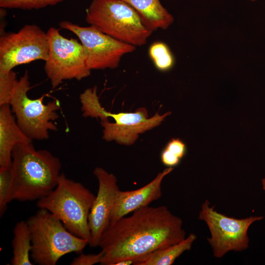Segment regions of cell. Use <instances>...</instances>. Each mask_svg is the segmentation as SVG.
Segmentation results:
<instances>
[{
	"label": "cell",
	"mask_w": 265,
	"mask_h": 265,
	"mask_svg": "<svg viewBox=\"0 0 265 265\" xmlns=\"http://www.w3.org/2000/svg\"><path fill=\"white\" fill-rule=\"evenodd\" d=\"M250 0V1H255L257 0Z\"/></svg>",
	"instance_id": "d4e9b609"
},
{
	"label": "cell",
	"mask_w": 265,
	"mask_h": 265,
	"mask_svg": "<svg viewBox=\"0 0 265 265\" xmlns=\"http://www.w3.org/2000/svg\"><path fill=\"white\" fill-rule=\"evenodd\" d=\"M12 182L11 165L0 168V216L5 212L8 204L11 202L10 194Z\"/></svg>",
	"instance_id": "ffe728a7"
},
{
	"label": "cell",
	"mask_w": 265,
	"mask_h": 265,
	"mask_svg": "<svg viewBox=\"0 0 265 265\" xmlns=\"http://www.w3.org/2000/svg\"><path fill=\"white\" fill-rule=\"evenodd\" d=\"M60 26L74 33L85 51L87 65L90 70L113 69L122 57L132 53L135 47L104 33L94 26H82L69 21H62Z\"/></svg>",
	"instance_id": "30bf717a"
},
{
	"label": "cell",
	"mask_w": 265,
	"mask_h": 265,
	"mask_svg": "<svg viewBox=\"0 0 265 265\" xmlns=\"http://www.w3.org/2000/svg\"><path fill=\"white\" fill-rule=\"evenodd\" d=\"M173 170V167L165 168L150 182L138 189L120 190L111 212L110 223L141 208L148 206L152 202L159 199L162 195L161 184L163 179Z\"/></svg>",
	"instance_id": "4fadbf2b"
},
{
	"label": "cell",
	"mask_w": 265,
	"mask_h": 265,
	"mask_svg": "<svg viewBox=\"0 0 265 265\" xmlns=\"http://www.w3.org/2000/svg\"><path fill=\"white\" fill-rule=\"evenodd\" d=\"M47 33L49 50L44 70L52 87H56L65 80H80L88 77L91 70L81 43L63 36L59 29L53 27Z\"/></svg>",
	"instance_id": "ba28073f"
},
{
	"label": "cell",
	"mask_w": 265,
	"mask_h": 265,
	"mask_svg": "<svg viewBox=\"0 0 265 265\" xmlns=\"http://www.w3.org/2000/svg\"><path fill=\"white\" fill-rule=\"evenodd\" d=\"M104 256V252L102 250L97 254H84L80 253L75 257L71 262V265H93L101 264Z\"/></svg>",
	"instance_id": "603a6c76"
},
{
	"label": "cell",
	"mask_w": 265,
	"mask_h": 265,
	"mask_svg": "<svg viewBox=\"0 0 265 265\" xmlns=\"http://www.w3.org/2000/svg\"><path fill=\"white\" fill-rule=\"evenodd\" d=\"M93 174L98 181V190L89 214L88 225L91 236L89 245L96 247L109 224L111 212L120 190L113 174L99 167L95 168Z\"/></svg>",
	"instance_id": "7c38bea8"
},
{
	"label": "cell",
	"mask_w": 265,
	"mask_h": 265,
	"mask_svg": "<svg viewBox=\"0 0 265 265\" xmlns=\"http://www.w3.org/2000/svg\"><path fill=\"white\" fill-rule=\"evenodd\" d=\"M186 235L181 218L166 206L141 208L109 223L99 243L104 252L100 265H115L123 260L134 262L182 241Z\"/></svg>",
	"instance_id": "6da1fadb"
},
{
	"label": "cell",
	"mask_w": 265,
	"mask_h": 265,
	"mask_svg": "<svg viewBox=\"0 0 265 265\" xmlns=\"http://www.w3.org/2000/svg\"><path fill=\"white\" fill-rule=\"evenodd\" d=\"M96 196L81 183L61 173L55 188L37 201L39 209H46L59 219L74 235L86 239L90 245L91 233L88 216Z\"/></svg>",
	"instance_id": "277c9868"
},
{
	"label": "cell",
	"mask_w": 265,
	"mask_h": 265,
	"mask_svg": "<svg viewBox=\"0 0 265 265\" xmlns=\"http://www.w3.org/2000/svg\"><path fill=\"white\" fill-rule=\"evenodd\" d=\"M85 20L104 33L135 47L144 45L153 32L137 12L121 0H92Z\"/></svg>",
	"instance_id": "8992f818"
},
{
	"label": "cell",
	"mask_w": 265,
	"mask_h": 265,
	"mask_svg": "<svg viewBox=\"0 0 265 265\" xmlns=\"http://www.w3.org/2000/svg\"><path fill=\"white\" fill-rule=\"evenodd\" d=\"M84 117L100 118L103 127V138L125 145H132L139 135L159 126L170 112L156 113L149 117L147 110L140 107L133 112L111 113L102 106L97 87L85 89L80 96Z\"/></svg>",
	"instance_id": "3957f363"
},
{
	"label": "cell",
	"mask_w": 265,
	"mask_h": 265,
	"mask_svg": "<svg viewBox=\"0 0 265 265\" xmlns=\"http://www.w3.org/2000/svg\"><path fill=\"white\" fill-rule=\"evenodd\" d=\"M198 219L204 221L210 230L211 237L207 240L213 256L220 258L230 251L241 252L247 249L248 229L254 222L263 219L264 216H250L242 219L229 217L217 212L206 200L201 206Z\"/></svg>",
	"instance_id": "9c48e42d"
},
{
	"label": "cell",
	"mask_w": 265,
	"mask_h": 265,
	"mask_svg": "<svg viewBox=\"0 0 265 265\" xmlns=\"http://www.w3.org/2000/svg\"><path fill=\"white\" fill-rule=\"evenodd\" d=\"M12 265H32L31 260L32 241L31 233L26 221H18L13 229L12 240Z\"/></svg>",
	"instance_id": "e0dca14e"
},
{
	"label": "cell",
	"mask_w": 265,
	"mask_h": 265,
	"mask_svg": "<svg viewBox=\"0 0 265 265\" xmlns=\"http://www.w3.org/2000/svg\"><path fill=\"white\" fill-rule=\"evenodd\" d=\"M47 33L35 25H26L17 32L0 38V72L7 73L17 66L42 60L49 55Z\"/></svg>",
	"instance_id": "8fae6325"
},
{
	"label": "cell",
	"mask_w": 265,
	"mask_h": 265,
	"mask_svg": "<svg viewBox=\"0 0 265 265\" xmlns=\"http://www.w3.org/2000/svg\"><path fill=\"white\" fill-rule=\"evenodd\" d=\"M10 201L38 200L56 186L60 160L46 150H36L31 143L21 144L12 151Z\"/></svg>",
	"instance_id": "7a4b0ae2"
},
{
	"label": "cell",
	"mask_w": 265,
	"mask_h": 265,
	"mask_svg": "<svg viewBox=\"0 0 265 265\" xmlns=\"http://www.w3.org/2000/svg\"><path fill=\"white\" fill-rule=\"evenodd\" d=\"M187 152L186 143L181 139L173 138L166 144L161 151L160 159L167 167H174L180 163Z\"/></svg>",
	"instance_id": "d6986e66"
},
{
	"label": "cell",
	"mask_w": 265,
	"mask_h": 265,
	"mask_svg": "<svg viewBox=\"0 0 265 265\" xmlns=\"http://www.w3.org/2000/svg\"><path fill=\"white\" fill-rule=\"evenodd\" d=\"M31 236V258L38 265H55L63 256L81 253L88 242L69 232L46 209H39L26 220Z\"/></svg>",
	"instance_id": "5b68a950"
},
{
	"label": "cell",
	"mask_w": 265,
	"mask_h": 265,
	"mask_svg": "<svg viewBox=\"0 0 265 265\" xmlns=\"http://www.w3.org/2000/svg\"><path fill=\"white\" fill-rule=\"evenodd\" d=\"M148 52L150 58L158 70L166 72L174 65V57L165 43L160 41L154 42L149 47Z\"/></svg>",
	"instance_id": "ac0fdd59"
},
{
	"label": "cell",
	"mask_w": 265,
	"mask_h": 265,
	"mask_svg": "<svg viewBox=\"0 0 265 265\" xmlns=\"http://www.w3.org/2000/svg\"><path fill=\"white\" fill-rule=\"evenodd\" d=\"M30 89L28 74L26 71L17 80L9 104L18 126L28 138L32 140L47 139L49 131L57 130L53 121L59 118L56 111L60 107V103L54 100L45 104L44 96L32 99L27 95Z\"/></svg>",
	"instance_id": "52a82bcc"
},
{
	"label": "cell",
	"mask_w": 265,
	"mask_h": 265,
	"mask_svg": "<svg viewBox=\"0 0 265 265\" xmlns=\"http://www.w3.org/2000/svg\"><path fill=\"white\" fill-rule=\"evenodd\" d=\"M17 80V75L13 70L7 73L0 72V106L9 104Z\"/></svg>",
	"instance_id": "7402d4cb"
},
{
	"label": "cell",
	"mask_w": 265,
	"mask_h": 265,
	"mask_svg": "<svg viewBox=\"0 0 265 265\" xmlns=\"http://www.w3.org/2000/svg\"><path fill=\"white\" fill-rule=\"evenodd\" d=\"M197 236L190 234L182 241L158 249L134 262L133 265H172L186 251H189Z\"/></svg>",
	"instance_id": "2e32d148"
},
{
	"label": "cell",
	"mask_w": 265,
	"mask_h": 265,
	"mask_svg": "<svg viewBox=\"0 0 265 265\" xmlns=\"http://www.w3.org/2000/svg\"><path fill=\"white\" fill-rule=\"evenodd\" d=\"M64 0H0L3 8H17L24 10L38 9L54 5Z\"/></svg>",
	"instance_id": "44dd1931"
},
{
	"label": "cell",
	"mask_w": 265,
	"mask_h": 265,
	"mask_svg": "<svg viewBox=\"0 0 265 265\" xmlns=\"http://www.w3.org/2000/svg\"><path fill=\"white\" fill-rule=\"evenodd\" d=\"M9 104L0 106V168L10 166L14 147L31 143L18 126Z\"/></svg>",
	"instance_id": "5bb4252c"
},
{
	"label": "cell",
	"mask_w": 265,
	"mask_h": 265,
	"mask_svg": "<svg viewBox=\"0 0 265 265\" xmlns=\"http://www.w3.org/2000/svg\"><path fill=\"white\" fill-rule=\"evenodd\" d=\"M132 7L139 15L145 26L152 31L166 29L174 18L159 0H121Z\"/></svg>",
	"instance_id": "9a60e30c"
},
{
	"label": "cell",
	"mask_w": 265,
	"mask_h": 265,
	"mask_svg": "<svg viewBox=\"0 0 265 265\" xmlns=\"http://www.w3.org/2000/svg\"><path fill=\"white\" fill-rule=\"evenodd\" d=\"M262 188L265 192V177L262 180Z\"/></svg>",
	"instance_id": "cb8c5ba5"
}]
</instances>
